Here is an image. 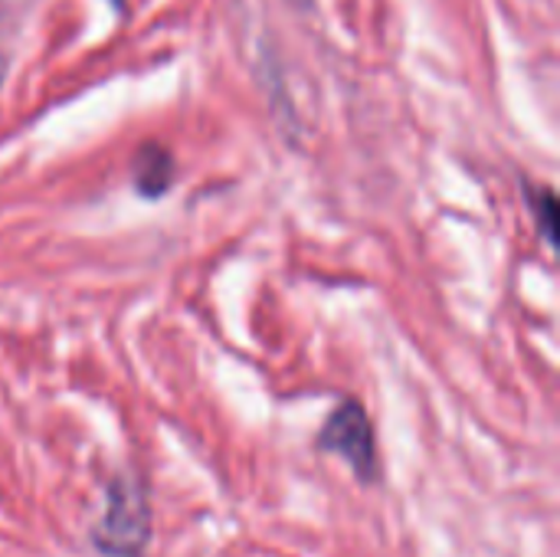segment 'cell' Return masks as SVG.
I'll list each match as a JSON object with an SVG mask.
<instances>
[{
  "label": "cell",
  "instance_id": "3957f363",
  "mask_svg": "<svg viewBox=\"0 0 560 557\" xmlns=\"http://www.w3.org/2000/svg\"><path fill=\"white\" fill-rule=\"evenodd\" d=\"M154 158H148L144 154V161H141V174H138V190H144V194H158V190H164L167 187V177H171V158L167 154H161V151H151Z\"/></svg>",
  "mask_w": 560,
  "mask_h": 557
},
{
  "label": "cell",
  "instance_id": "5b68a950",
  "mask_svg": "<svg viewBox=\"0 0 560 557\" xmlns=\"http://www.w3.org/2000/svg\"><path fill=\"white\" fill-rule=\"evenodd\" d=\"M295 3H302V7H305V3H308V0H295Z\"/></svg>",
  "mask_w": 560,
  "mask_h": 557
},
{
  "label": "cell",
  "instance_id": "277c9868",
  "mask_svg": "<svg viewBox=\"0 0 560 557\" xmlns=\"http://www.w3.org/2000/svg\"><path fill=\"white\" fill-rule=\"evenodd\" d=\"M0 82H3V59H0Z\"/></svg>",
  "mask_w": 560,
  "mask_h": 557
},
{
  "label": "cell",
  "instance_id": "6da1fadb",
  "mask_svg": "<svg viewBox=\"0 0 560 557\" xmlns=\"http://www.w3.org/2000/svg\"><path fill=\"white\" fill-rule=\"evenodd\" d=\"M151 529L154 519L148 489L131 476H118L105 492V509L102 519L92 525L89 542L102 557H144Z\"/></svg>",
  "mask_w": 560,
  "mask_h": 557
},
{
  "label": "cell",
  "instance_id": "7a4b0ae2",
  "mask_svg": "<svg viewBox=\"0 0 560 557\" xmlns=\"http://www.w3.org/2000/svg\"><path fill=\"white\" fill-rule=\"evenodd\" d=\"M318 446L331 456H341L354 476L371 486L377 483L381 476V463H377V440H374V427H371V417L368 410L358 404V401H345L331 417L328 423L322 427V437H318Z\"/></svg>",
  "mask_w": 560,
  "mask_h": 557
}]
</instances>
